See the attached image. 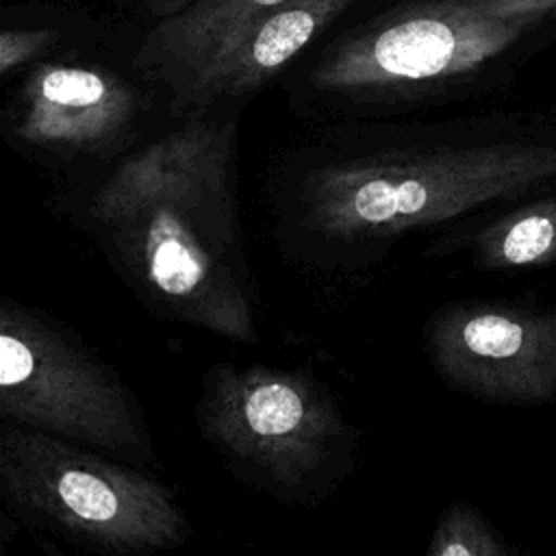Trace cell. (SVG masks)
<instances>
[{
    "label": "cell",
    "mask_w": 556,
    "mask_h": 556,
    "mask_svg": "<svg viewBox=\"0 0 556 556\" xmlns=\"http://www.w3.org/2000/svg\"><path fill=\"white\" fill-rule=\"evenodd\" d=\"M0 419L106 456L148 460L150 430L124 380L41 311L0 302Z\"/></svg>",
    "instance_id": "cell-4"
},
{
    "label": "cell",
    "mask_w": 556,
    "mask_h": 556,
    "mask_svg": "<svg viewBox=\"0 0 556 556\" xmlns=\"http://www.w3.org/2000/svg\"><path fill=\"white\" fill-rule=\"evenodd\" d=\"M148 9L154 13V15H174V13H180L187 4V0H146Z\"/></svg>",
    "instance_id": "cell-15"
},
{
    "label": "cell",
    "mask_w": 556,
    "mask_h": 556,
    "mask_svg": "<svg viewBox=\"0 0 556 556\" xmlns=\"http://www.w3.org/2000/svg\"><path fill=\"white\" fill-rule=\"evenodd\" d=\"M287 0H198L165 17L148 37L141 59L178 70L187 80L252 22Z\"/></svg>",
    "instance_id": "cell-10"
},
{
    "label": "cell",
    "mask_w": 556,
    "mask_h": 556,
    "mask_svg": "<svg viewBox=\"0 0 556 556\" xmlns=\"http://www.w3.org/2000/svg\"><path fill=\"white\" fill-rule=\"evenodd\" d=\"M59 33L52 28H15L0 33V72L9 74L15 67L43 54L56 43Z\"/></svg>",
    "instance_id": "cell-13"
},
{
    "label": "cell",
    "mask_w": 556,
    "mask_h": 556,
    "mask_svg": "<svg viewBox=\"0 0 556 556\" xmlns=\"http://www.w3.org/2000/svg\"><path fill=\"white\" fill-rule=\"evenodd\" d=\"M554 180L556 143L374 154L313 169L302 182V217L308 230L326 239H382Z\"/></svg>",
    "instance_id": "cell-2"
},
{
    "label": "cell",
    "mask_w": 556,
    "mask_h": 556,
    "mask_svg": "<svg viewBox=\"0 0 556 556\" xmlns=\"http://www.w3.org/2000/svg\"><path fill=\"white\" fill-rule=\"evenodd\" d=\"M137 113V96L115 74L87 65L39 63L20 98L15 135L61 154L98 152L115 141Z\"/></svg>",
    "instance_id": "cell-8"
},
{
    "label": "cell",
    "mask_w": 556,
    "mask_h": 556,
    "mask_svg": "<svg viewBox=\"0 0 556 556\" xmlns=\"http://www.w3.org/2000/svg\"><path fill=\"white\" fill-rule=\"evenodd\" d=\"M437 374L491 402L556 400V311L463 300L437 308L424 328Z\"/></svg>",
    "instance_id": "cell-7"
},
{
    "label": "cell",
    "mask_w": 556,
    "mask_h": 556,
    "mask_svg": "<svg viewBox=\"0 0 556 556\" xmlns=\"http://www.w3.org/2000/svg\"><path fill=\"white\" fill-rule=\"evenodd\" d=\"M426 556H515L486 517L465 502L441 510Z\"/></svg>",
    "instance_id": "cell-12"
},
{
    "label": "cell",
    "mask_w": 556,
    "mask_h": 556,
    "mask_svg": "<svg viewBox=\"0 0 556 556\" xmlns=\"http://www.w3.org/2000/svg\"><path fill=\"white\" fill-rule=\"evenodd\" d=\"M480 269H534L556 261V193L521 204L482 226L471 239Z\"/></svg>",
    "instance_id": "cell-11"
},
{
    "label": "cell",
    "mask_w": 556,
    "mask_h": 556,
    "mask_svg": "<svg viewBox=\"0 0 556 556\" xmlns=\"http://www.w3.org/2000/svg\"><path fill=\"white\" fill-rule=\"evenodd\" d=\"M204 439L274 493L313 491L348 450V424L326 384L300 369L213 365L195 410Z\"/></svg>",
    "instance_id": "cell-5"
},
{
    "label": "cell",
    "mask_w": 556,
    "mask_h": 556,
    "mask_svg": "<svg viewBox=\"0 0 556 556\" xmlns=\"http://www.w3.org/2000/svg\"><path fill=\"white\" fill-rule=\"evenodd\" d=\"M356 0H287L265 13L185 80L189 100L241 96L298 56Z\"/></svg>",
    "instance_id": "cell-9"
},
{
    "label": "cell",
    "mask_w": 556,
    "mask_h": 556,
    "mask_svg": "<svg viewBox=\"0 0 556 556\" xmlns=\"http://www.w3.org/2000/svg\"><path fill=\"white\" fill-rule=\"evenodd\" d=\"M232 156V122L189 119L128 156L96 193L91 217L156 311L256 343L239 271Z\"/></svg>",
    "instance_id": "cell-1"
},
{
    "label": "cell",
    "mask_w": 556,
    "mask_h": 556,
    "mask_svg": "<svg viewBox=\"0 0 556 556\" xmlns=\"http://www.w3.org/2000/svg\"><path fill=\"white\" fill-rule=\"evenodd\" d=\"M465 4L506 22L536 24L549 15H556V0H463Z\"/></svg>",
    "instance_id": "cell-14"
},
{
    "label": "cell",
    "mask_w": 556,
    "mask_h": 556,
    "mask_svg": "<svg viewBox=\"0 0 556 556\" xmlns=\"http://www.w3.org/2000/svg\"><path fill=\"white\" fill-rule=\"evenodd\" d=\"M528 28L463 0L413 2L339 39L313 80L324 91L348 93L454 78L500 56Z\"/></svg>",
    "instance_id": "cell-6"
},
{
    "label": "cell",
    "mask_w": 556,
    "mask_h": 556,
    "mask_svg": "<svg viewBox=\"0 0 556 556\" xmlns=\"http://www.w3.org/2000/svg\"><path fill=\"white\" fill-rule=\"evenodd\" d=\"M0 493L9 508L98 556L180 547L191 523L174 491L106 454L2 421Z\"/></svg>",
    "instance_id": "cell-3"
}]
</instances>
